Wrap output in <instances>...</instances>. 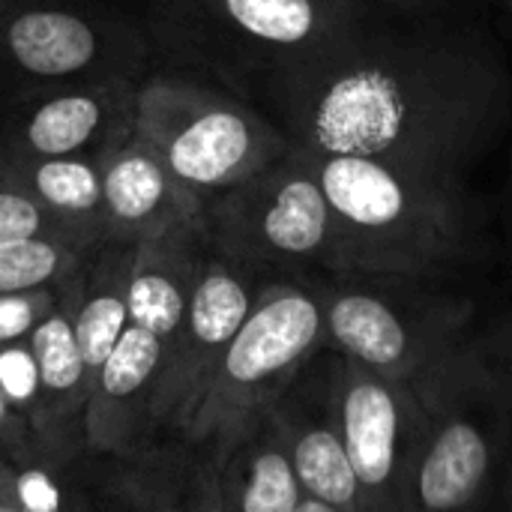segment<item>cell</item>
Segmentation results:
<instances>
[{
  "instance_id": "obj_1",
  "label": "cell",
  "mask_w": 512,
  "mask_h": 512,
  "mask_svg": "<svg viewBox=\"0 0 512 512\" xmlns=\"http://www.w3.org/2000/svg\"><path fill=\"white\" fill-rule=\"evenodd\" d=\"M381 15L345 42L270 75L261 90L312 156H369L468 177L510 123L512 87L480 27Z\"/></svg>"
},
{
  "instance_id": "obj_2",
  "label": "cell",
  "mask_w": 512,
  "mask_h": 512,
  "mask_svg": "<svg viewBox=\"0 0 512 512\" xmlns=\"http://www.w3.org/2000/svg\"><path fill=\"white\" fill-rule=\"evenodd\" d=\"M312 162L339 222L348 273L459 282L489 255V213L468 177L369 156Z\"/></svg>"
},
{
  "instance_id": "obj_3",
  "label": "cell",
  "mask_w": 512,
  "mask_h": 512,
  "mask_svg": "<svg viewBox=\"0 0 512 512\" xmlns=\"http://www.w3.org/2000/svg\"><path fill=\"white\" fill-rule=\"evenodd\" d=\"M426 444L408 512L486 510L495 504L512 429V384L471 333L414 378Z\"/></svg>"
},
{
  "instance_id": "obj_4",
  "label": "cell",
  "mask_w": 512,
  "mask_h": 512,
  "mask_svg": "<svg viewBox=\"0 0 512 512\" xmlns=\"http://www.w3.org/2000/svg\"><path fill=\"white\" fill-rule=\"evenodd\" d=\"M315 285L324 306V348L399 378H417L477 324V303L456 279L336 273Z\"/></svg>"
},
{
  "instance_id": "obj_5",
  "label": "cell",
  "mask_w": 512,
  "mask_h": 512,
  "mask_svg": "<svg viewBox=\"0 0 512 512\" xmlns=\"http://www.w3.org/2000/svg\"><path fill=\"white\" fill-rule=\"evenodd\" d=\"M210 249L267 276L348 273L336 213L312 156L288 147L204 207Z\"/></svg>"
},
{
  "instance_id": "obj_6",
  "label": "cell",
  "mask_w": 512,
  "mask_h": 512,
  "mask_svg": "<svg viewBox=\"0 0 512 512\" xmlns=\"http://www.w3.org/2000/svg\"><path fill=\"white\" fill-rule=\"evenodd\" d=\"M156 6L165 36L258 87L390 12L375 0H156Z\"/></svg>"
},
{
  "instance_id": "obj_7",
  "label": "cell",
  "mask_w": 512,
  "mask_h": 512,
  "mask_svg": "<svg viewBox=\"0 0 512 512\" xmlns=\"http://www.w3.org/2000/svg\"><path fill=\"white\" fill-rule=\"evenodd\" d=\"M135 132L204 204L291 147L288 135L240 96L180 75L138 81Z\"/></svg>"
},
{
  "instance_id": "obj_8",
  "label": "cell",
  "mask_w": 512,
  "mask_h": 512,
  "mask_svg": "<svg viewBox=\"0 0 512 512\" xmlns=\"http://www.w3.org/2000/svg\"><path fill=\"white\" fill-rule=\"evenodd\" d=\"M318 351H324V306L315 279H267L180 435L201 444L276 402Z\"/></svg>"
},
{
  "instance_id": "obj_9",
  "label": "cell",
  "mask_w": 512,
  "mask_h": 512,
  "mask_svg": "<svg viewBox=\"0 0 512 512\" xmlns=\"http://www.w3.org/2000/svg\"><path fill=\"white\" fill-rule=\"evenodd\" d=\"M330 387L363 512H408L426 444V408L414 378L375 372L330 351Z\"/></svg>"
},
{
  "instance_id": "obj_10",
  "label": "cell",
  "mask_w": 512,
  "mask_h": 512,
  "mask_svg": "<svg viewBox=\"0 0 512 512\" xmlns=\"http://www.w3.org/2000/svg\"><path fill=\"white\" fill-rule=\"evenodd\" d=\"M267 279L273 276L210 252L180 324L162 345V363L153 390L156 429L177 435L186 429L225 345L243 324Z\"/></svg>"
},
{
  "instance_id": "obj_11",
  "label": "cell",
  "mask_w": 512,
  "mask_h": 512,
  "mask_svg": "<svg viewBox=\"0 0 512 512\" xmlns=\"http://www.w3.org/2000/svg\"><path fill=\"white\" fill-rule=\"evenodd\" d=\"M141 39L93 12L54 3H15L0 15V75L39 87L132 75Z\"/></svg>"
},
{
  "instance_id": "obj_12",
  "label": "cell",
  "mask_w": 512,
  "mask_h": 512,
  "mask_svg": "<svg viewBox=\"0 0 512 512\" xmlns=\"http://www.w3.org/2000/svg\"><path fill=\"white\" fill-rule=\"evenodd\" d=\"M132 75L57 84L24 102L0 126V150L15 156L105 159L135 132Z\"/></svg>"
},
{
  "instance_id": "obj_13",
  "label": "cell",
  "mask_w": 512,
  "mask_h": 512,
  "mask_svg": "<svg viewBox=\"0 0 512 512\" xmlns=\"http://www.w3.org/2000/svg\"><path fill=\"white\" fill-rule=\"evenodd\" d=\"M201 447L195 512H297L300 480L279 405L270 402L213 432Z\"/></svg>"
},
{
  "instance_id": "obj_14",
  "label": "cell",
  "mask_w": 512,
  "mask_h": 512,
  "mask_svg": "<svg viewBox=\"0 0 512 512\" xmlns=\"http://www.w3.org/2000/svg\"><path fill=\"white\" fill-rule=\"evenodd\" d=\"M294 474L303 489L297 512H363L330 387V348L318 351L276 399Z\"/></svg>"
},
{
  "instance_id": "obj_15",
  "label": "cell",
  "mask_w": 512,
  "mask_h": 512,
  "mask_svg": "<svg viewBox=\"0 0 512 512\" xmlns=\"http://www.w3.org/2000/svg\"><path fill=\"white\" fill-rule=\"evenodd\" d=\"M204 207L138 132L102 162V243H144L180 231H207Z\"/></svg>"
},
{
  "instance_id": "obj_16",
  "label": "cell",
  "mask_w": 512,
  "mask_h": 512,
  "mask_svg": "<svg viewBox=\"0 0 512 512\" xmlns=\"http://www.w3.org/2000/svg\"><path fill=\"white\" fill-rule=\"evenodd\" d=\"M162 345L165 342L156 333L129 324L93 372L84 411V444L96 456H129L153 438V390Z\"/></svg>"
},
{
  "instance_id": "obj_17",
  "label": "cell",
  "mask_w": 512,
  "mask_h": 512,
  "mask_svg": "<svg viewBox=\"0 0 512 512\" xmlns=\"http://www.w3.org/2000/svg\"><path fill=\"white\" fill-rule=\"evenodd\" d=\"M54 309L30 330V381H33V429L36 444L48 459L63 465L84 444V411L90 396V372L84 366L75 327L72 300L60 282Z\"/></svg>"
},
{
  "instance_id": "obj_18",
  "label": "cell",
  "mask_w": 512,
  "mask_h": 512,
  "mask_svg": "<svg viewBox=\"0 0 512 512\" xmlns=\"http://www.w3.org/2000/svg\"><path fill=\"white\" fill-rule=\"evenodd\" d=\"M210 252L207 231H180L135 243L129 267V324L165 342L180 324Z\"/></svg>"
},
{
  "instance_id": "obj_19",
  "label": "cell",
  "mask_w": 512,
  "mask_h": 512,
  "mask_svg": "<svg viewBox=\"0 0 512 512\" xmlns=\"http://www.w3.org/2000/svg\"><path fill=\"white\" fill-rule=\"evenodd\" d=\"M108 468L99 474V501L114 510L195 512L201 480V447L186 441L141 444L129 456H108Z\"/></svg>"
},
{
  "instance_id": "obj_20",
  "label": "cell",
  "mask_w": 512,
  "mask_h": 512,
  "mask_svg": "<svg viewBox=\"0 0 512 512\" xmlns=\"http://www.w3.org/2000/svg\"><path fill=\"white\" fill-rule=\"evenodd\" d=\"M135 243H99L93 246L81 267L63 279L72 300V327L84 357L93 372L111 354L120 333L129 327V267Z\"/></svg>"
},
{
  "instance_id": "obj_21",
  "label": "cell",
  "mask_w": 512,
  "mask_h": 512,
  "mask_svg": "<svg viewBox=\"0 0 512 512\" xmlns=\"http://www.w3.org/2000/svg\"><path fill=\"white\" fill-rule=\"evenodd\" d=\"M102 162L87 156H15L0 150V180L33 195L63 219L87 249H93L105 237Z\"/></svg>"
},
{
  "instance_id": "obj_22",
  "label": "cell",
  "mask_w": 512,
  "mask_h": 512,
  "mask_svg": "<svg viewBox=\"0 0 512 512\" xmlns=\"http://www.w3.org/2000/svg\"><path fill=\"white\" fill-rule=\"evenodd\" d=\"M84 255V249H75L60 240L0 243V294L60 285L81 267Z\"/></svg>"
},
{
  "instance_id": "obj_23",
  "label": "cell",
  "mask_w": 512,
  "mask_h": 512,
  "mask_svg": "<svg viewBox=\"0 0 512 512\" xmlns=\"http://www.w3.org/2000/svg\"><path fill=\"white\" fill-rule=\"evenodd\" d=\"M15 240H60L90 252L63 219H57L24 189L0 180V243H15Z\"/></svg>"
},
{
  "instance_id": "obj_24",
  "label": "cell",
  "mask_w": 512,
  "mask_h": 512,
  "mask_svg": "<svg viewBox=\"0 0 512 512\" xmlns=\"http://www.w3.org/2000/svg\"><path fill=\"white\" fill-rule=\"evenodd\" d=\"M57 297H60L57 285L0 294V348L24 342L30 336V330L54 309Z\"/></svg>"
},
{
  "instance_id": "obj_25",
  "label": "cell",
  "mask_w": 512,
  "mask_h": 512,
  "mask_svg": "<svg viewBox=\"0 0 512 512\" xmlns=\"http://www.w3.org/2000/svg\"><path fill=\"white\" fill-rule=\"evenodd\" d=\"M483 345L492 354V360L498 363V369L507 375V381L512 384V315L504 318L495 330L483 333Z\"/></svg>"
},
{
  "instance_id": "obj_26",
  "label": "cell",
  "mask_w": 512,
  "mask_h": 512,
  "mask_svg": "<svg viewBox=\"0 0 512 512\" xmlns=\"http://www.w3.org/2000/svg\"><path fill=\"white\" fill-rule=\"evenodd\" d=\"M21 486H24V471L0 459V512H24Z\"/></svg>"
},
{
  "instance_id": "obj_27",
  "label": "cell",
  "mask_w": 512,
  "mask_h": 512,
  "mask_svg": "<svg viewBox=\"0 0 512 512\" xmlns=\"http://www.w3.org/2000/svg\"><path fill=\"white\" fill-rule=\"evenodd\" d=\"M495 504L504 507V510H512V429L507 456H504V468H501V480H498V492H495Z\"/></svg>"
},
{
  "instance_id": "obj_28",
  "label": "cell",
  "mask_w": 512,
  "mask_h": 512,
  "mask_svg": "<svg viewBox=\"0 0 512 512\" xmlns=\"http://www.w3.org/2000/svg\"><path fill=\"white\" fill-rule=\"evenodd\" d=\"M375 3H381V6L390 9V12L420 18V15H426V12H432L441 0H375Z\"/></svg>"
},
{
  "instance_id": "obj_29",
  "label": "cell",
  "mask_w": 512,
  "mask_h": 512,
  "mask_svg": "<svg viewBox=\"0 0 512 512\" xmlns=\"http://www.w3.org/2000/svg\"><path fill=\"white\" fill-rule=\"evenodd\" d=\"M15 3H24V0H0V15H3L6 9H12Z\"/></svg>"
}]
</instances>
